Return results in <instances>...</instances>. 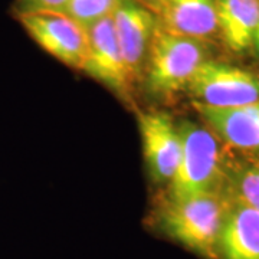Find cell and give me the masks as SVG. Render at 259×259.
Returning <instances> with one entry per match:
<instances>
[{"label":"cell","instance_id":"obj_1","mask_svg":"<svg viewBox=\"0 0 259 259\" xmlns=\"http://www.w3.org/2000/svg\"><path fill=\"white\" fill-rule=\"evenodd\" d=\"M232 196L221 192L166 199L160 206V229L173 241L206 259H218V241L231 207Z\"/></svg>","mask_w":259,"mask_h":259},{"label":"cell","instance_id":"obj_2","mask_svg":"<svg viewBox=\"0 0 259 259\" xmlns=\"http://www.w3.org/2000/svg\"><path fill=\"white\" fill-rule=\"evenodd\" d=\"M182 156L176 173L170 180L167 199L182 200L192 196L221 192L225 179L222 153L210 128L185 121L179 125Z\"/></svg>","mask_w":259,"mask_h":259},{"label":"cell","instance_id":"obj_3","mask_svg":"<svg viewBox=\"0 0 259 259\" xmlns=\"http://www.w3.org/2000/svg\"><path fill=\"white\" fill-rule=\"evenodd\" d=\"M204 40L166 30L158 25L146 62L150 91L173 95L187 90L196 71L209 58Z\"/></svg>","mask_w":259,"mask_h":259},{"label":"cell","instance_id":"obj_4","mask_svg":"<svg viewBox=\"0 0 259 259\" xmlns=\"http://www.w3.org/2000/svg\"><path fill=\"white\" fill-rule=\"evenodd\" d=\"M189 94L194 102L214 108H233L259 102V76L233 65L207 59L196 71Z\"/></svg>","mask_w":259,"mask_h":259},{"label":"cell","instance_id":"obj_5","mask_svg":"<svg viewBox=\"0 0 259 259\" xmlns=\"http://www.w3.org/2000/svg\"><path fill=\"white\" fill-rule=\"evenodd\" d=\"M28 35L59 62L83 69L88 49L87 30L64 13L36 12L16 16Z\"/></svg>","mask_w":259,"mask_h":259},{"label":"cell","instance_id":"obj_6","mask_svg":"<svg viewBox=\"0 0 259 259\" xmlns=\"http://www.w3.org/2000/svg\"><path fill=\"white\" fill-rule=\"evenodd\" d=\"M114 32L130 74L136 81L146 68L158 18L136 0H118L111 15Z\"/></svg>","mask_w":259,"mask_h":259},{"label":"cell","instance_id":"obj_7","mask_svg":"<svg viewBox=\"0 0 259 259\" xmlns=\"http://www.w3.org/2000/svg\"><path fill=\"white\" fill-rule=\"evenodd\" d=\"M87 36L88 49L82 71L120 94V97H127L134 79L121 54L112 19L107 18L97 22L87 29Z\"/></svg>","mask_w":259,"mask_h":259},{"label":"cell","instance_id":"obj_8","mask_svg":"<svg viewBox=\"0 0 259 259\" xmlns=\"http://www.w3.org/2000/svg\"><path fill=\"white\" fill-rule=\"evenodd\" d=\"M139 127L144 157L156 182H168L176 173L182 156L179 125L164 112H140Z\"/></svg>","mask_w":259,"mask_h":259},{"label":"cell","instance_id":"obj_9","mask_svg":"<svg viewBox=\"0 0 259 259\" xmlns=\"http://www.w3.org/2000/svg\"><path fill=\"white\" fill-rule=\"evenodd\" d=\"M196 111L216 137L239 150H259V102L214 108L194 102Z\"/></svg>","mask_w":259,"mask_h":259},{"label":"cell","instance_id":"obj_10","mask_svg":"<svg viewBox=\"0 0 259 259\" xmlns=\"http://www.w3.org/2000/svg\"><path fill=\"white\" fill-rule=\"evenodd\" d=\"M157 18L166 30L204 42L219 33L218 0H166Z\"/></svg>","mask_w":259,"mask_h":259},{"label":"cell","instance_id":"obj_11","mask_svg":"<svg viewBox=\"0 0 259 259\" xmlns=\"http://www.w3.org/2000/svg\"><path fill=\"white\" fill-rule=\"evenodd\" d=\"M218 259H259V212L233 197L219 235Z\"/></svg>","mask_w":259,"mask_h":259},{"label":"cell","instance_id":"obj_12","mask_svg":"<svg viewBox=\"0 0 259 259\" xmlns=\"http://www.w3.org/2000/svg\"><path fill=\"white\" fill-rule=\"evenodd\" d=\"M218 26L232 51L252 47L259 26V0H218Z\"/></svg>","mask_w":259,"mask_h":259},{"label":"cell","instance_id":"obj_13","mask_svg":"<svg viewBox=\"0 0 259 259\" xmlns=\"http://www.w3.org/2000/svg\"><path fill=\"white\" fill-rule=\"evenodd\" d=\"M118 0H69L62 13L85 30L97 22L111 18Z\"/></svg>","mask_w":259,"mask_h":259},{"label":"cell","instance_id":"obj_14","mask_svg":"<svg viewBox=\"0 0 259 259\" xmlns=\"http://www.w3.org/2000/svg\"><path fill=\"white\" fill-rule=\"evenodd\" d=\"M232 197L259 212V163L239 167L231 177Z\"/></svg>","mask_w":259,"mask_h":259},{"label":"cell","instance_id":"obj_15","mask_svg":"<svg viewBox=\"0 0 259 259\" xmlns=\"http://www.w3.org/2000/svg\"><path fill=\"white\" fill-rule=\"evenodd\" d=\"M69 0H16L15 12L16 16L36 12H55L62 13Z\"/></svg>","mask_w":259,"mask_h":259},{"label":"cell","instance_id":"obj_16","mask_svg":"<svg viewBox=\"0 0 259 259\" xmlns=\"http://www.w3.org/2000/svg\"><path fill=\"white\" fill-rule=\"evenodd\" d=\"M136 2H139L140 5H143L144 8H147L148 10H151L153 13L158 15L166 0H136Z\"/></svg>","mask_w":259,"mask_h":259},{"label":"cell","instance_id":"obj_17","mask_svg":"<svg viewBox=\"0 0 259 259\" xmlns=\"http://www.w3.org/2000/svg\"><path fill=\"white\" fill-rule=\"evenodd\" d=\"M252 47L256 49V52L259 54V26L256 29V32H255V36H253V44H252Z\"/></svg>","mask_w":259,"mask_h":259}]
</instances>
